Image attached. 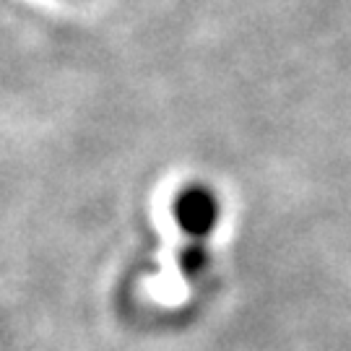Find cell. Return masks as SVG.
I'll return each mask as SVG.
<instances>
[{"label": "cell", "instance_id": "6da1fadb", "mask_svg": "<svg viewBox=\"0 0 351 351\" xmlns=\"http://www.w3.org/2000/svg\"><path fill=\"white\" fill-rule=\"evenodd\" d=\"M172 216H175L177 226L190 239H201L203 242L219 224L221 203H219V195L206 182H190L175 195Z\"/></svg>", "mask_w": 351, "mask_h": 351}, {"label": "cell", "instance_id": "7a4b0ae2", "mask_svg": "<svg viewBox=\"0 0 351 351\" xmlns=\"http://www.w3.org/2000/svg\"><path fill=\"white\" fill-rule=\"evenodd\" d=\"M208 261H211V255L206 250V245H203L201 239H190L188 245L180 250V255H177V268H180L182 278L198 281L208 271Z\"/></svg>", "mask_w": 351, "mask_h": 351}]
</instances>
